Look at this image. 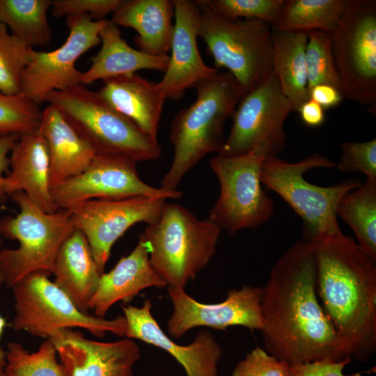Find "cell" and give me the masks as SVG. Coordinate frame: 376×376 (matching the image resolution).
<instances>
[{"label":"cell","instance_id":"obj_21","mask_svg":"<svg viewBox=\"0 0 376 376\" xmlns=\"http://www.w3.org/2000/svg\"><path fill=\"white\" fill-rule=\"evenodd\" d=\"M10 159L11 171L4 180L6 196L21 191L41 210L58 211L49 185V150L39 129L20 136Z\"/></svg>","mask_w":376,"mask_h":376},{"label":"cell","instance_id":"obj_40","mask_svg":"<svg viewBox=\"0 0 376 376\" xmlns=\"http://www.w3.org/2000/svg\"><path fill=\"white\" fill-rule=\"evenodd\" d=\"M17 134H1L0 133V201H3L6 198L5 192L4 173L9 171L10 159L8 157L13 148L20 138Z\"/></svg>","mask_w":376,"mask_h":376},{"label":"cell","instance_id":"obj_43","mask_svg":"<svg viewBox=\"0 0 376 376\" xmlns=\"http://www.w3.org/2000/svg\"><path fill=\"white\" fill-rule=\"evenodd\" d=\"M6 324L5 319L0 315V339L3 334ZM6 352L3 351L0 345V373L4 370L6 364Z\"/></svg>","mask_w":376,"mask_h":376},{"label":"cell","instance_id":"obj_26","mask_svg":"<svg viewBox=\"0 0 376 376\" xmlns=\"http://www.w3.org/2000/svg\"><path fill=\"white\" fill-rule=\"evenodd\" d=\"M100 38L101 48L91 58V67L83 72L81 84L134 74L141 70L165 72L168 67L169 55L155 56L132 48L122 38L118 26L111 19H107Z\"/></svg>","mask_w":376,"mask_h":376},{"label":"cell","instance_id":"obj_29","mask_svg":"<svg viewBox=\"0 0 376 376\" xmlns=\"http://www.w3.org/2000/svg\"><path fill=\"white\" fill-rule=\"evenodd\" d=\"M349 0H285L272 30L330 33L342 17Z\"/></svg>","mask_w":376,"mask_h":376},{"label":"cell","instance_id":"obj_20","mask_svg":"<svg viewBox=\"0 0 376 376\" xmlns=\"http://www.w3.org/2000/svg\"><path fill=\"white\" fill-rule=\"evenodd\" d=\"M166 286L151 265L147 246L139 235L133 251L123 256L109 272L100 275L88 308L93 311V315L104 318L115 303L123 301L126 304L147 288Z\"/></svg>","mask_w":376,"mask_h":376},{"label":"cell","instance_id":"obj_10","mask_svg":"<svg viewBox=\"0 0 376 376\" xmlns=\"http://www.w3.org/2000/svg\"><path fill=\"white\" fill-rule=\"evenodd\" d=\"M343 97L376 111V1L349 0L329 33Z\"/></svg>","mask_w":376,"mask_h":376},{"label":"cell","instance_id":"obj_42","mask_svg":"<svg viewBox=\"0 0 376 376\" xmlns=\"http://www.w3.org/2000/svg\"><path fill=\"white\" fill-rule=\"evenodd\" d=\"M297 112L304 124L309 127H318L325 119L324 109L311 99L304 102Z\"/></svg>","mask_w":376,"mask_h":376},{"label":"cell","instance_id":"obj_14","mask_svg":"<svg viewBox=\"0 0 376 376\" xmlns=\"http://www.w3.org/2000/svg\"><path fill=\"white\" fill-rule=\"evenodd\" d=\"M136 163L121 155L97 154L85 171L51 189L53 201L58 209L69 210L91 199L182 197L180 190H166L146 183L136 170Z\"/></svg>","mask_w":376,"mask_h":376},{"label":"cell","instance_id":"obj_8","mask_svg":"<svg viewBox=\"0 0 376 376\" xmlns=\"http://www.w3.org/2000/svg\"><path fill=\"white\" fill-rule=\"evenodd\" d=\"M200 8L198 35L206 45L217 68L231 73L244 94L272 73L271 26L256 19H226L204 1H194Z\"/></svg>","mask_w":376,"mask_h":376},{"label":"cell","instance_id":"obj_7","mask_svg":"<svg viewBox=\"0 0 376 376\" xmlns=\"http://www.w3.org/2000/svg\"><path fill=\"white\" fill-rule=\"evenodd\" d=\"M45 102L54 104L75 131L97 154L121 155L136 162L158 159L162 148L157 139L144 133L97 93L82 84L54 91Z\"/></svg>","mask_w":376,"mask_h":376},{"label":"cell","instance_id":"obj_30","mask_svg":"<svg viewBox=\"0 0 376 376\" xmlns=\"http://www.w3.org/2000/svg\"><path fill=\"white\" fill-rule=\"evenodd\" d=\"M337 214L352 228L359 245L376 258V179L366 178L345 194Z\"/></svg>","mask_w":376,"mask_h":376},{"label":"cell","instance_id":"obj_5","mask_svg":"<svg viewBox=\"0 0 376 376\" xmlns=\"http://www.w3.org/2000/svg\"><path fill=\"white\" fill-rule=\"evenodd\" d=\"M336 164L318 152L297 162L277 156L264 159L260 171L262 185L280 196L301 219L304 240H315L341 232L337 209L343 196L358 187V179H349L329 187H320L304 179L316 168L332 169Z\"/></svg>","mask_w":376,"mask_h":376},{"label":"cell","instance_id":"obj_6","mask_svg":"<svg viewBox=\"0 0 376 376\" xmlns=\"http://www.w3.org/2000/svg\"><path fill=\"white\" fill-rule=\"evenodd\" d=\"M10 196L20 211L15 217L0 219V235L17 240L19 246L0 250V283L11 288L31 273L51 274L61 244L76 228L66 209L47 213L23 191Z\"/></svg>","mask_w":376,"mask_h":376},{"label":"cell","instance_id":"obj_25","mask_svg":"<svg viewBox=\"0 0 376 376\" xmlns=\"http://www.w3.org/2000/svg\"><path fill=\"white\" fill-rule=\"evenodd\" d=\"M54 283L77 308L88 313V304L94 294L100 274L84 234L75 229L61 244L53 267Z\"/></svg>","mask_w":376,"mask_h":376},{"label":"cell","instance_id":"obj_36","mask_svg":"<svg viewBox=\"0 0 376 376\" xmlns=\"http://www.w3.org/2000/svg\"><path fill=\"white\" fill-rule=\"evenodd\" d=\"M342 155L336 164L342 173H362L366 178L376 179V139L364 142L340 144Z\"/></svg>","mask_w":376,"mask_h":376},{"label":"cell","instance_id":"obj_38","mask_svg":"<svg viewBox=\"0 0 376 376\" xmlns=\"http://www.w3.org/2000/svg\"><path fill=\"white\" fill-rule=\"evenodd\" d=\"M122 0H54L52 1V15L62 17L73 15H87L95 21L104 19L113 13Z\"/></svg>","mask_w":376,"mask_h":376},{"label":"cell","instance_id":"obj_45","mask_svg":"<svg viewBox=\"0 0 376 376\" xmlns=\"http://www.w3.org/2000/svg\"><path fill=\"white\" fill-rule=\"evenodd\" d=\"M0 376H6L4 371L0 373Z\"/></svg>","mask_w":376,"mask_h":376},{"label":"cell","instance_id":"obj_23","mask_svg":"<svg viewBox=\"0 0 376 376\" xmlns=\"http://www.w3.org/2000/svg\"><path fill=\"white\" fill-rule=\"evenodd\" d=\"M39 130L49 150L51 189L82 173L97 155L54 104L42 111Z\"/></svg>","mask_w":376,"mask_h":376},{"label":"cell","instance_id":"obj_22","mask_svg":"<svg viewBox=\"0 0 376 376\" xmlns=\"http://www.w3.org/2000/svg\"><path fill=\"white\" fill-rule=\"evenodd\" d=\"M96 92L109 106L133 121L147 135L157 139L166 100L157 83L134 73L104 80Z\"/></svg>","mask_w":376,"mask_h":376},{"label":"cell","instance_id":"obj_1","mask_svg":"<svg viewBox=\"0 0 376 376\" xmlns=\"http://www.w3.org/2000/svg\"><path fill=\"white\" fill-rule=\"evenodd\" d=\"M260 329L267 352L290 366L352 361L318 301L312 245L295 242L275 262L260 303Z\"/></svg>","mask_w":376,"mask_h":376},{"label":"cell","instance_id":"obj_35","mask_svg":"<svg viewBox=\"0 0 376 376\" xmlns=\"http://www.w3.org/2000/svg\"><path fill=\"white\" fill-rule=\"evenodd\" d=\"M217 14L232 21L256 19L271 26L279 19L285 0H204Z\"/></svg>","mask_w":376,"mask_h":376},{"label":"cell","instance_id":"obj_32","mask_svg":"<svg viewBox=\"0 0 376 376\" xmlns=\"http://www.w3.org/2000/svg\"><path fill=\"white\" fill-rule=\"evenodd\" d=\"M307 34L306 65L308 93L313 87L320 84L331 86L341 93L330 34L318 30L311 31Z\"/></svg>","mask_w":376,"mask_h":376},{"label":"cell","instance_id":"obj_31","mask_svg":"<svg viewBox=\"0 0 376 376\" xmlns=\"http://www.w3.org/2000/svg\"><path fill=\"white\" fill-rule=\"evenodd\" d=\"M56 350L47 339L38 350L30 353L17 342L7 345L6 376H70L66 368L56 359Z\"/></svg>","mask_w":376,"mask_h":376},{"label":"cell","instance_id":"obj_28","mask_svg":"<svg viewBox=\"0 0 376 376\" xmlns=\"http://www.w3.org/2000/svg\"><path fill=\"white\" fill-rule=\"evenodd\" d=\"M50 0H0V23L11 34L33 49L45 47L52 40V33L47 19Z\"/></svg>","mask_w":376,"mask_h":376},{"label":"cell","instance_id":"obj_19","mask_svg":"<svg viewBox=\"0 0 376 376\" xmlns=\"http://www.w3.org/2000/svg\"><path fill=\"white\" fill-rule=\"evenodd\" d=\"M151 301L141 307L125 304L121 308L126 320L125 336L139 339L169 352L183 367L187 376H217L223 350L208 331H200L194 340L180 345L169 338L151 313Z\"/></svg>","mask_w":376,"mask_h":376},{"label":"cell","instance_id":"obj_15","mask_svg":"<svg viewBox=\"0 0 376 376\" xmlns=\"http://www.w3.org/2000/svg\"><path fill=\"white\" fill-rule=\"evenodd\" d=\"M166 198L132 197L91 199L70 209L75 228L86 236L100 274L104 272L113 244L136 223L148 224L159 217Z\"/></svg>","mask_w":376,"mask_h":376},{"label":"cell","instance_id":"obj_33","mask_svg":"<svg viewBox=\"0 0 376 376\" xmlns=\"http://www.w3.org/2000/svg\"><path fill=\"white\" fill-rule=\"evenodd\" d=\"M33 49L27 46L0 23V92L6 95L20 93L22 74L31 60Z\"/></svg>","mask_w":376,"mask_h":376},{"label":"cell","instance_id":"obj_12","mask_svg":"<svg viewBox=\"0 0 376 376\" xmlns=\"http://www.w3.org/2000/svg\"><path fill=\"white\" fill-rule=\"evenodd\" d=\"M292 111L273 73L240 100L231 119L228 136L219 152L223 157L253 152L276 157L286 144L284 123Z\"/></svg>","mask_w":376,"mask_h":376},{"label":"cell","instance_id":"obj_39","mask_svg":"<svg viewBox=\"0 0 376 376\" xmlns=\"http://www.w3.org/2000/svg\"><path fill=\"white\" fill-rule=\"evenodd\" d=\"M350 361H329L290 366L291 376H345L343 370Z\"/></svg>","mask_w":376,"mask_h":376},{"label":"cell","instance_id":"obj_17","mask_svg":"<svg viewBox=\"0 0 376 376\" xmlns=\"http://www.w3.org/2000/svg\"><path fill=\"white\" fill-rule=\"evenodd\" d=\"M48 339L70 376H133V366L141 357L139 345L126 337L101 342L85 338L79 331L65 329Z\"/></svg>","mask_w":376,"mask_h":376},{"label":"cell","instance_id":"obj_3","mask_svg":"<svg viewBox=\"0 0 376 376\" xmlns=\"http://www.w3.org/2000/svg\"><path fill=\"white\" fill-rule=\"evenodd\" d=\"M195 88L196 100L181 109L171 124L169 140L174 155L160 182L164 189L177 191L186 173L205 156L219 152L226 139L225 125L244 95L228 71L201 81Z\"/></svg>","mask_w":376,"mask_h":376},{"label":"cell","instance_id":"obj_11","mask_svg":"<svg viewBox=\"0 0 376 376\" xmlns=\"http://www.w3.org/2000/svg\"><path fill=\"white\" fill-rule=\"evenodd\" d=\"M263 160V157L250 152L234 157L216 155L210 162L219 182L220 194L208 219L230 235L256 228L274 214V202L260 180Z\"/></svg>","mask_w":376,"mask_h":376},{"label":"cell","instance_id":"obj_44","mask_svg":"<svg viewBox=\"0 0 376 376\" xmlns=\"http://www.w3.org/2000/svg\"><path fill=\"white\" fill-rule=\"evenodd\" d=\"M3 245V237L0 235V250L2 249Z\"/></svg>","mask_w":376,"mask_h":376},{"label":"cell","instance_id":"obj_34","mask_svg":"<svg viewBox=\"0 0 376 376\" xmlns=\"http://www.w3.org/2000/svg\"><path fill=\"white\" fill-rule=\"evenodd\" d=\"M42 118L40 106L21 94L0 92V133L24 134L39 129Z\"/></svg>","mask_w":376,"mask_h":376},{"label":"cell","instance_id":"obj_37","mask_svg":"<svg viewBox=\"0 0 376 376\" xmlns=\"http://www.w3.org/2000/svg\"><path fill=\"white\" fill-rule=\"evenodd\" d=\"M231 376H291L290 366L256 347L237 363Z\"/></svg>","mask_w":376,"mask_h":376},{"label":"cell","instance_id":"obj_18","mask_svg":"<svg viewBox=\"0 0 376 376\" xmlns=\"http://www.w3.org/2000/svg\"><path fill=\"white\" fill-rule=\"evenodd\" d=\"M175 23L169 63L157 86L166 99L178 100L186 90L219 73L207 66L199 52L197 38L200 8L194 1L173 0Z\"/></svg>","mask_w":376,"mask_h":376},{"label":"cell","instance_id":"obj_27","mask_svg":"<svg viewBox=\"0 0 376 376\" xmlns=\"http://www.w3.org/2000/svg\"><path fill=\"white\" fill-rule=\"evenodd\" d=\"M307 41L305 32L272 30V73L294 111L310 99L306 65Z\"/></svg>","mask_w":376,"mask_h":376},{"label":"cell","instance_id":"obj_13","mask_svg":"<svg viewBox=\"0 0 376 376\" xmlns=\"http://www.w3.org/2000/svg\"><path fill=\"white\" fill-rule=\"evenodd\" d=\"M107 19L95 21L87 15L66 17L69 34L66 41L51 52L33 50L31 60L20 79L19 94L39 106L54 91H65L81 84L83 72L77 60L101 43L100 32Z\"/></svg>","mask_w":376,"mask_h":376},{"label":"cell","instance_id":"obj_9","mask_svg":"<svg viewBox=\"0 0 376 376\" xmlns=\"http://www.w3.org/2000/svg\"><path fill=\"white\" fill-rule=\"evenodd\" d=\"M49 275L45 272H35L11 288L15 299V314L11 322L14 330L47 339L57 331L75 327L86 329L99 338L107 332L125 336L124 316L108 320L82 313L49 280Z\"/></svg>","mask_w":376,"mask_h":376},{"label":"cell","instance_id":"obj_24","mask_svg":"<svg viewBox=\"0 0 376 376\" xmlns=\"http://www.w3.org/2000/svg\"><path fill=\"white\" fill-rule=\"evenodd\" d=\"M112 14L111 20L118 26L137 32L134 42L139 50L168 55L173 29V0H122Z\"/></svg>","mask_w":376,"mask_h":376},{"label":"cell","instance_id":"obj_16","mask_svg":"<svg viewBox=\"0 0 376 376\" xmlns=\"http://www.w3.org/2000/svg\"><path fill=\"white\" fill-rule=\"evenodd\" d=\"M168 292L173 311L167 322V331L173 338L201 326L220 330L235 325L251 331L262 329V288L244 285L231 289L226 299L217 304L200 303L183 289L168 288Z\"/></svg>","mask_w":376,"mask_h":376},{"label":"cell","instance_id":"obj_4","mask_svg":"<svg viewBox=\"0 0 376 376\" xmlns=\"http://www.w3.org/2000/svg\"><path fill=\"white\" fill-rule=\"evenodd\" d=\"M221 230L177 203H165L159 219L140 235L155 271L168 288L183 289L216 253Z\"/></svg>","mask_w":376,"mask_h":376},{"label":"cell","instance_id":"obj_2","mask_svg":"<svg viewBox=\"0 0 376 376\" xmlns=\"http://www.w3.org/2000/svg\"><path fill=\"white\" fill-rule=\"evenodd\" d=\"M311 244L321 305L352 359L368 362L376 351V258L342 231Z\"/></svg>","mask_w":376,"mask_h":376},{"label":"cell","instance_id":"obj_41","mask_svg":"<svg viewBox=\"0 0 376 376\" xmlns=\"http://www.w3.org/2000/svg\"><path fill=\"white\" fill-rule=\"evenodd\" d=\"M309 97L324 109L338 106L343 96L336 88L326 84L315 86L309 91Z\"/></svg>","mask_w":376,"mask_h":376}]
</instances>
